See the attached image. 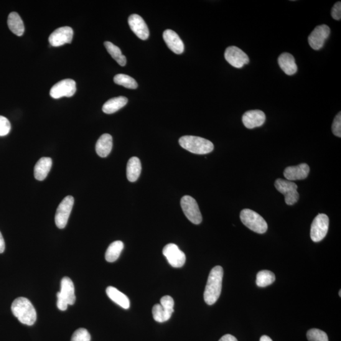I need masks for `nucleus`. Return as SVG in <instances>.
<instances>
[{"label": "nucleus", "instance_id": "1", "mask_svg": "<svg viewBox=\"0 0 341 341\" xmlns=\"http://www.w3.org/2000/svg\"><path fill=\"white\" fill-rule=\"evenodd\" d=\"M223 278V269L221 266H216L211 270L206 284L204 294L205 302L208 305H212L220 297Z\"/></svg>", "mask_w": 341, "mask_h": 341}, {"label": "nucleus", "instance_id": "2", "mask_svg": "<svg viewBox=\"0 0 341 341\" xmlns=\"http://www.w3.org/2000/svg\"><path fill=\"white\" fill-rule=\"evenodd\" d=\"M12 312L23 324L34 325L37 319L36 311L32 303L24 297H19L12 303Z\"/></svg>", "mask_w": 341, "mask_h": 341}, {"label": "nucleus", "instance_id": "3", "mask_svg": "<svg viewBox=\"0 0 341 341\" xmlns=\"http://www.w3.org/2000/svg\"><path fill=\"white\" fill-rule=\"evenodd\" d=\"M179 143L183 149L196 154H207L214 150V145L202 137L186 136L181 137Z\"/></svg>", "mask_w": 341, "mask_h": 341}, {"label": "nucleus", "instance_id": "4", "mask_svg": "<svg viewBox=\"0 0 341 341\" xmlns=\"http://www.w3.org/2000/svg\"><path fill=\"white\" fill-rule=\"evenodd\" d=\"M57 307L61 311H65L68 305H74L76 300L74 284L69 277H63L61 281V289L57 293Z\"/></svg>", "mask_w": 341, "mask_h": 341}, {"label": "nucleus", "instance_id": "5", "mask_svg": "<svg viewBox=\"0 0 341 341\" xmlns=\"http://www.w3.org/2000/svg\"><path fill=\"white\" fill-rule=\"evenodd\" d=\"M240 219L244 225L257 233H265L268 228V225L264 219L252 210H241Z\"/></svg>", "mask_w": 341, "mask_h": 341}, {"label": "nucleus", "instance_id": "6", "mask_svg": "<svg viewBox=\"0 0 341 341\" xmlns=\"http://www.w3.org/2000/svg\"><path fill=\"white\" fill-rule=\"evenodd\" d=\"M275 187L278 192L284 195L287 205H294L299 201V193L296 183L287 180L277 179L275 182Z\"/></svg>", "mask_w": 341, "mask_h": 341}, {"label": "nucleus", "instance_id": "7", "mask_svg": "<svg viewBox=\"0 0 341 341\" xmlns=\"http://www.w3.org/2000/svg\"><path fill=\"white\" fill-rule=\"evenodd\" d=\"M329 219L324 214H319L313 221L310 237L314 242H319L326 236L329 230Z\"/></svg>", "mask_w": 341, "mask_h": 341}, {"label": "nucleus", "instance_id": "8", "mask_svg": "<svg viewBox=\"0 0 341 341\" xmlns=\"http://www.w3.org/2000/svg\"><path fill=\"white\" fill-rule=\"evenodd\" d=\"M181 206L188 220L195 225H199L202 221L199 207L196 200L189 195H185L181 200Z\"/></svg>", "mask_w": 341, "mask_h": 341}, {"label": "nucleus", "instance_id": "9", "mask_svg": "<svg viewBox=\"0 0 341 341\" xmlns=\"http://www.w3.org/2000/svg\"><path fill=\"white\" fill-rule=\"evenodd\" d=\"M73 204L74 198L68 195L58 205L55 215V223L58 228L63 229L67 226Z\"/></svg>", "mask_w": 341, "mask_h": 341}, {"label": "nucleus", "instance_id": "10", "mask_svg": "<svg viewBox=\"0 0 341 341\" xmlns=\"http://www.w3.org/2000/svg\"><path fill=\"white\" fill-rule=\"evenodd\" d=\"M330 33V28L327 25H319L315 27L308 38L310 47L314 50L321 49L329 38Z\"/></svg>", "mask_w": 341, "mask_h": 341}, {"label": "nucleus", "instance_id": "11", "mask_svg": "<svg viewBox=\"0 0 341 341\" xmlns=\"http://www.w3.org/2000/svg\"><path fill=\"white\" fill-rule=\"evenodd\" d=\"M77 88L74 80L67 78L60 81L52 87L50 91V96L54 99H60L62 97H72L74 95Z\"/></svg>", "mask_w": 341, "mask_h": 341}, {"label": "nucleus", "instance_id": "12", "mask_svg": "<svg viewBox=\"0 0 341 341\" xmlns=\"http://www.w3.org/2000/svg\"><path fill=\"white\" fill-rule=\"evenodd\" d=\"M162 253L172 267L180 268L184 266L186 262L185 254L175 244L170 243L165 246Z\"/></svg>", "mask_w": 341, "mask_h": 341}, {"label": "nucleus", "instance_id": "13", "mask_svg": "<svg viewBox=\"0 0 341 341\" xmlns=\"http://www.w3.org/2000/svg\"><path fill=\"white\" fill-rule=\"evenodd\" d=\"M225 59L231 65L236 68H241L249 63V57L240 48L230 47L226 50Z\"/></svg>", "mask_w": 341, "mask_h": 341}, {"label": "nucleus", "instance_id": "14", "mask_svg": "<svg viewBox=\"0 0 341 341\" xmlns=\"http://www.w3.org/2000/svg\"><path fill=\"white\" fill-rule=\"evenodd\" d=\"M73 30L70 27H62L56 29L49 37L51 45L54 47H61L72 42Z\"/></svg>", "mask_w": 341, "mask_h": 341}, {"label": "nucleus", "instance_id": "15", "mask_svg": "<svg viewBox=\"0 0 341 341\" xmlns=\"http://www.w3.org/2000/svg\"><path fill=\"white\" fill-rule=\"evenodd\" d=\"M130 27L134 34L142 40H146L149 37V28L144 19L137 14H132L129 18Z\"/></svg>", "mask_w": 341, "mask_h": 341}, {"label": "nucleus", "instance_id": "16", "mask_svg": "<svg viewBox=\"0 0 341 341\" xmlns=\"http://www.w3.org/2000/svg\"><path fill=\"white\" fill-rule=\"evenodd\" d=\"M266 119V114L263 111L250 110L243 114L242 121L246 128L253 129L263 125Z\"/></svg>", "mask_w": 341, "mask_h": 341}, {"label": "nucleus", "instance_id": "17", "mask_svg": "<svg viewBox=\"0 0 341 341\" xmlns=\"http://www.w3.org/2000/svg\"><path fill=\"white\" fill-rule=\"evenodd\" d=\"M163 39L167 47L176 54L180 55L184 52V44L177 33L170 29L165 30Z\"/></svg>", "mask_w": 341, "mask_h": 341}, {"label": "nucleus", "instance_id": "18", "mask_svg": "<svg viewBox=\"0 0 341 341\" xmlns=\"http://www.w3.org/2000/svg\"><path fill=\"white\" fill-rule=\"evenodd\" d=\"M310 173L309 165L303 163L295 166H289L285 169L284 177L287 180L294 181L304 180L308 177Z\"/></svg>", "mask_w": 341, "mask_h": 341}, {"label": "nucleus", "instance_id": "19", "mask_svg": "<svg viewBox=\"0 0 341 341\" xmlns=\"http://www.w3.org/2000/svg\"><path fill=\"white\" fill-rule=\"evenodd\" d=\"M278 63L280 68L286 75H292L297 72V67L294 58L290 53H284L280 55Z\"/></svg>", "mask_w": 341, "mask_h": 341}, {"label": "nucleus", "instance_id": "20", "mask_svg": "<svg viewBox=\"0 0 341 341\" xmlns=\"http://www.w3.org/2000/svg\"><path fill=\"white\" fill-rule=\"evenodd\" d=\"M52 159L50 157H42L35 165L34 174L35 179L43 181L47 177L52 169Z\"/></svg>", "mask_w": 341, "mask_h": 341}, {"label": "nucleus", "instance_id": "21", "mask_svg": "<svg viewBox=\"0 0 341 341\" xmlns=\"http://www.w3.org/2000/svg\"><path fill=\"white\" fill-rule=\"evenodd\" d=\"M113 147V138L111 135L104 134L98 139L96 145V151L99 156L106 157L108 156Z\"/></svg>", "mask_w": 341, "mask_h": 341}, {"label": "nucleus", "instance_id": "22", "mask_svg": "<svg viewBox=\"0 0 341 341\" xmlns=\"http://www.w3.org/2000/svg\"><path fill=\"white\" fill-rule=\"evenodd\" d=\"M106 294L112 301L123 308V309H129L130 306H131V302H130L129 297L123 292L117 289L116 287L113 286L107 287Z\"/></svg>", "mask_w": 341, "mask_h": 341}, {"label": "nucleus", "instance_id": "23", "mask_svg": "<svg viewBox=\"0 0 341 341\" xmlns=\"http://www.w3.org/2000/svg\"><path fill=\"white\" fill-rule=\"evenodd\" d=\"M127 103H128V99L123 96L110 99L104 104L103 111L104 113L109 114L116 113V111L123 108Z\"/></svg>", "mask_w": 341, "mask_h": 341}, {"label": "nucleus", "instance_id": "24", "mask_svg": "<svg viewBox=\"0 0 341 341\" xmlns=\"http://www.w3.org/2000/svg\"><path fill=\"white\" fill-rule=\"evenodd\" d=\"M141 162L138 157H133L129 159L126 167V176L129 182H136L141 175Z\"/></svg>", "mask_w": 341, "mask_h": 341}, {"label": "nucleus", "instance_id": "25", "mask_svg": "<svg viewBox=\"0 0 341 341\" xmlns=\"http://www.w3.org/2000/svg\"><path fill=\"white\" fill-rule=\"evenodd\" d=\"M8 25L10 30L18 36L24 34L25 28L21 17L16 12H12L8 17Z\"/></svg>", "mask_w": 341, "mask_h": 341}, {"label": "nucleus", "instance_id": "26", "mask_svg": "<svg viewBox=\"0 0 341 341\" xmlns=\"http://www.w3.org/2000/svg\"><path fill=\"white\" fill-rule=\"evenodd\" d=\"M124 248V244L121 241L112 243L107 249L105 259L107 262H114L117 261Z\"/></svg>", "mask_w": 341, "mask_h": 341}, {"label": "nucleus", "instance_id": "27", "mask_svg": "<svg viewBox=\"0 0 341 341\" xmlns=\"http://www.w3.org/2000/svg\"><path fill=\"white\" fill-rule=\"evenodd\" d=\"M104 47H106L109 54L119 65L122 66V67L126 65V58L125 56L122 54L121 50L118 47L109 41L104 42Z\"/></svg>", "mask_w": 341, "mask_h": 341}, {"label": "nucleus", "instance_id": "28", "mask_svg": "<svg viewBox=\"0 0 341 341\" xmlns=\"http://www.w3.org/2000/svg\"><path fill=\"white\" fill-rule=\"evenodd\" d=\"M276 280L273 272L269 271H262L257 274L256 284L260 287H265L272 284Z\"/></svg>", "mask_w": 341, "mask_h": 341}, {"label": "nucleus", "instance_id": "29", "mask_svg": "<svg viewBox=\"0 0 341 341\" xmlns=\"http://www.w3.org/2000/svg\"><path fill=\"white\" fill-rule=\"evenodd\" d=\"M173 313L167 311L160 304L155 305L152 309V315L156 322L163 323L167 321L172 317Z\"/></svg>", "mask_w": 341, "mask_h": 341}, {"label": "nucleus", "instance_id": "30", "mask_svg": "<svg viewBox=\"0 0 341 341\" xmlns=\"http://www.w3.org/2000/svg\"><path fill=\"white\" fill-rule=\"evenodd\" d=\"M114 82L116 84L122 86L127 89H136L138 87L136 80L130 76L124 74H118L114 77Z\"/></svg>", "mask_w": 341, "mask_h": 341}, {"label": "nucleus", "instance_id": "31", "mask_svg": "<svg viewBox=\"0 0 341 341\" xmlns=\"http://www.w3.org/2000/svg\"><path fill=\"white\" fill-rule=\"evenodd\" d=\"M307 335L309 341H329L326 333L321 330L310 329L308 331Z\"/></svg>", "mask_w": 341, "mask_h": 341}, {"label": "nucleus", "instance_id": "32", "mask_svg": "<svg viewBox=\"0 0 341 341\" xmlns=\"http://www.w3.org/2000/svg\"><path fill=\"white\" fill-rule=\"evenodd\" d=\"M91 337L88 330L80 328L73 333L71 341H91Z\"/></svg>", "mask_w": 341, "mask_h": 341}, {"label": "nucleus", "instance_id": "33", "mask_svg": "<svg viewBox=\"0 0 341 341\" xmlns=\"http://www.w3.org/2000/svg\"><path fill=\"white\" fill-rule=\"evenodd\" d=\"M11 130V124H10L9 119L5 117L0 116V136H5L9 134Z\"/></svg>", "mask_w": 341, "mask_h": 341}, {"label": "nucleus", "instance_id": "34", "mask_svg": "<svg viewBox=\"0 0 341 341\" xmlns=\"http://www.w3.org/2000/svg\"><path fill=\"white\" fill-rule=\"evenodd\" d=\"M160 302H161V304L160 305H161L164 309L167 310V311L172 313L174 312L175 302L174 300L172 299V297L169 296H164L162 297L161 300H160Z\"/></svg>", "mask_w": 341, "mask_h": 341}, {"label": "nucleus", "instance_id": "35", "mask_svg": "<svg viewBox=\"0 0 341 341\" xmlns=\"http://www.w3.org/2000/svg\"><path fill=\"white\" fill-rule=\"evenodd\" d=\"M332 133L334 136L341 137V114L340 112L335 117L332 126Z\"/></svg>", "mask_w": 341, "mask_h": 341}, {"label": "nucleus", "instance_id": "36", "mask_svg": "<svg viewBox=\"0 0 341 341\" xmlns=\"http://www.w3.org/2000/svg\"><path fill=\"white\" fill-rule=\"evenodd\" d=\"M331 15L333 19L340 20L341 19V2H338L332 7Z\"/></svg>", "mask_w": 341, "mask_h": 341}, {"label": "nucleus", "instance_id": "37", "mask_svg": "<svg viewBox=\"0 0 341 341\" xmlns=\"http://www.w3.org/2000/svg\"><path fill=\"white\" fill-rule=\"evenodd\" d=\"M219 341H238L237 339L232 335L226 334L221 338Z\"/></svg>", "mask_w": 341, "mask_h": 341}, {"label": "nucleus", "instance_id": "38", "mask_svg": "<svg viewBox=\"0 0 341 341\" xmlns=\"http://www.w3.org/2000/svg\"><path fill=\"white\" fill-rule=\"evenodd\" d=\"M5 249V243L4 237L2 235L1 232H0V253L4 252Z\"/></svg>", "mask_w": 341, "mask_h": 341}, {"label": "nucleus", "instance_id": "39", "mask_svg": "<svg viewBox=\"0 0 341 341\" xmlns=\"http://www.w3.org/2000/svg\"><path fill=\"white\" fill-rule=\"evenodd\" d=\"M260 341H273L272 340L271 338H270L269 336H267V335H263V336H262L261 338V339H260Z\"/></svg>", "mask_w": 341, "mask_h": 341}, {"label": "nucleus", "instance_id": "40", "mask_svg": "<svg viewBox=\"0 0 341 341\" xmlns=\"http://www.w3.org/2000/svg\"><path fill=\"white\" fill-rule=\"evenodd\" d=\"M340 292H341V291H340H340H339V296H341V293H340Z\"/></svg>", "mask_w": 341, "mask_h": 341}]
</instances>
